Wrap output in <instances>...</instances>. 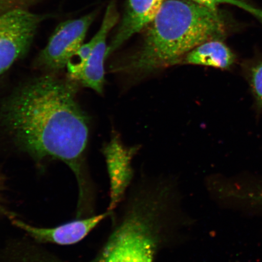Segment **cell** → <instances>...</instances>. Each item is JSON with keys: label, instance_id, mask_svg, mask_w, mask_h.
<instances>
[{"label": "cell", "instance_id": "obj_1", "mask_svg": "<svg viewBox=\"0 0 262 262\" xmlns=\"http://www.w3.org/2000/svg\"><path fill=\"white\" fill-rule=\"evenodd\" d=\"M73 80L45 75L22 84L3 101L0 123L16 148L40 162L67 164L83 198L82 163L89 137V121L77 102Z\"/></svg>", "mask_w": 262, "mask_h": 262}, {"label": "cell", "instance_id": "obj_2", "mask_svg": "<svg viewBox=\"0 0 262 262\" xmlns=\"http://www.w3.org/2000/svg\"><path fill=\"white\" fill-rule=\"evenodd\" d=\"M150 24L142 47L121 70L146 74L182 63L192 49L221 40L228 31L227 19L217 8L188 0H165Z\"/></svg>", "mask_w": 262, "mask_h": 262}, {"label": "cell", "instance_id": "obj_3", "mask_svg": "<svg viewBox=\"0 0 262 262\" xmlns=\"http://www.w3.org/2000/svg\"><path fill=\"white\" fill-rule=\"evenodd\" d=\"M163 219L155 206L129 205L100 253L90 262H154L162 242Z\"/></svg>", "mask_w": 262, "mask_h": 262}, {"label": "cell", "instance_id": "obj_4", "mask_svg": "<svg viewBox=\"0 0 262 262\" xmlns=\"http://www.w3.org/2000/svg\"><path fill=\"white\" fill-rule=\"evenodd\" d=\"M48 17L30 9L0 15V75L27 53L39 26Z\"/></svg>", "mask_w": 262, "mask_h": 262}, {"label": "cell", "instance_id": "obj_5", "mask_svg": "<svg viewBox=\"0 0 262 262\" xmlns=\"http://www.w3.org/2000/svg\"><path fill=\"white\" fill-rule=\"evenodd\" d=\"M97 16V12L63 21L55 28L36 60L42 70L55 72L67 67L83 45L85 37Z\"/></svg>", "mask_w": 262, "mask_h": 262}, {"label": "cell", "instance_id": "obj_6", "mask_svg": "<svg viewBox=\"0 0 262 262\" xmlns=\"http://www.w3.org/2000/svg\"><path fill=\"white\" fill-rule=\"evenodd\" d=\"M117 0H111L104 14L101 27L95 35L96 40L86 64L73 81L83 86L102 94L104 78V61L108 56L106 38L111 29L119 21Z\"/></svg>", "mask_w": 262, "mask_h": 262}, {"label": "cell", "instance_id": "obj_7", "mask_svg": "<svg viewBox=\"0 0 262 262\" xmlns=\"http://www.w3.org/2000/svg\"><path fill=\"white\" fill-rule=\"evenodd\" d=\"M137 150L136 147L128 148L124 146L117 136H114L104 147L103 155L110 181V212L122 202L132 181L134 173L131 161Z\"/></svg>", "mask_w": 262, "mask_h": 262}, {"label": "cell", "instance_id": "obj_8", "mask_svg": "<svg viewBox=\"0 0 262 262\" xmlns=\"http://www.w3.org/2000/svg\"><path fill=\"white\" fill-rule=\"evenodd\" d=\"M110 212L93 217L67 223L52 228L32 227L24 222L13 217L12 224L20 228L38 242L61 245L78 243L83 239L94 228L104 220Z\"/></svg>", "mask_w": 262, "mask_h": 262}, {"label": "cell", "instance_id": "obj_9", "mask_svg": "<svg viewBox=\"0 0 262 262\" xmlns=\"http://www.w3.org/2000/svg\"><path fill=\"white\" fill-rule=\"evenodd\" d=\"M165 0H127L125 12L112 41L108 46L110 55L134 34L152 22Z\"/></svg>", "mask_w": 262, "mask_h": 262}, {"label": "cell", "instance_id": "obj_10", "mask_svg": "<svg viewBox=\"0 0 262 262\" xmlns=\"http://www.w3.org/2000/svg\"><path fill=\"white\" fill-rule=\"evenodd\" d=\"M234 60V54L222 40H211L192 49L183 58L182 63L228 69Z\"/></svg>", "mask_w": 262, "mask_h": 262}, {"label": "cell", "instance_id": "obj_11", "mask_svg": "<svg viewBox=\"0 0 262 262\" xmlns=\"http://www.w3.org/2000/svg\"><path fill=\"white\" fill-rule=\"evenodd\" d=\"M189 1L212 9L217 8V5L220 4H229L235 6L250 13L262 22V10L248 4L243 0H189Z\"/></svg>", "mask_w": 262, "mask_h": 262}, {"label": "cell", "instance_id": "obj_12", "mask_svg": "<svg viewBox=\"0 0 262 262\" xmlns=\"http://www.w3.org/2000/svg\"><path fill=\"white\" fill-rule=\"evenodd\" d=\"M249 80L257 103L262 107V61L251 68Z\"/></svg>", "mask_w": 262, "mask_h": 262}, {"label": "cell", "instance_id": "obj_13", "mask_svg": "<svg viewBox=\"0 0 262 262\" xmlns=\"http://www.w3.org/2000/svg\"><path fill=\"white\" fill-rule=\"evenodd\" d=\"M43 0H0V15L15 9H30Z\"/></svg>", "mask_w": 262, "mask_h": 262}, {"label": "cell", "instance_id": "obj_14", "mask_svg": "<svg viewBox=\"0 0 262 262\" xmlns=\"http://www.w3.org/2000/svg\"><path fill=\"white\" fill-rule=\"evenodd\" d=\"M251 198L254 201L262 204V189L259 190L257 193L251 195Z\"/></svg>", "mask_w": 262, "mask_h": 262}]
</instances>
